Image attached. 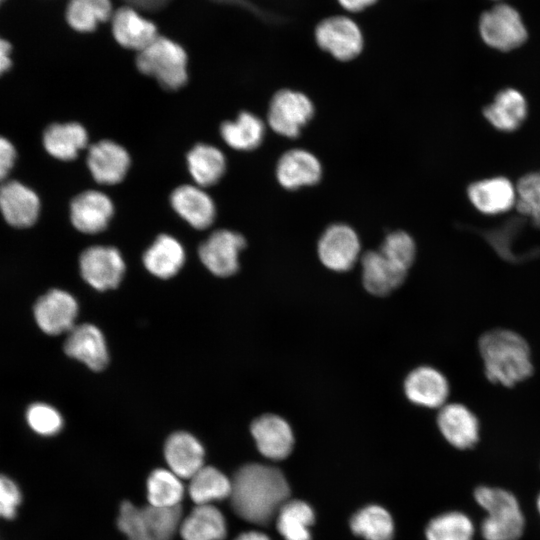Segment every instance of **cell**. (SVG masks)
Instances as JSON below:
<instances>
[{
    "label": "cell",
    "mask_w": 540,
    "mask_h": 540,
    "mask_svg": "<svg viewBox=\"0 0 540 540\" xmlns=\"http://www.w3.org/2000/svg\"><path fill=\"white\" fill-rule=\"evenodd\" d=\"M285 476L275 467L250 463L237 470L231 479L230 501L242 519L264 525L289 500Z\"/></svg>",
    "instance_id": "obj_1"
},
{
    "label": "cell",
    "mask_w": 540,
    "mask_h": 540,
    "mask_svg": "<svg viewBox=\"0 0 540 540\" xmlns=\"http://www.w3.org/2000/svg\"><path fill=\"white\" fill-rule=\"evenodd\" d=\"M486 378L505 387L529 378L533 373L531 351L518 333L497 328L485 332L478 341Z\"/></svg>",
    "instance_id": "obj_2"
},
{
    "label": "cell",
    "mask_w": 540,
    "mask_h": 540,
    "mask_svg": "<svg viewBox=\"0 0 540 540\" xmlns=\"http://www.w3.org/2000/svg\"><path fill=\"white\" fill-rule=\"evenodd\" d=\"M474 498L487 516L480 525L484 540H518L525 527L524 515L517 498L502 488L480 486Z\"/></svg>",
    "instance_id": "obj_3"
},
{
    "label": "cell",
    "mask_w": 540,
    "mask_h": 540,
    "mask_svg": "<svg viewBox=\"0 0 540 540\" xmlns=\"http://www.w3.org/2000/svg\"><path fill=\"white\" fill-rule=\"evenodd\" d=\"M181 516V506L163 508L149 504L137 507L124 501L117 525L128 540H171L180 525Z\"/></svg>",
    "instance_id": "obj_4"
},
{
    "label": "cell",
    "mask_w": 540,
    "mask_h": 540,
    "mask_svg": "<svg viewBox=\"0 0 540 540\" xmlns=\"http://www.w3.org/2000/svg\"><path fill=\"white\" fill-rule=\"evenodd\" d=\"M187 62L185 49L174 40L160 35L136 57L138 70L154 77L169 90L178 89L186 83Z\"/></svg>",
    "instance_id": "obj_5"
},
{
    "label": "cell",
    "mask_w": 540,
    "mask_h": 540,
    "mask_svg": "<svg viewBox=\"0 0 540 540\" xmlns=\"http://www.w3.org/2000/svg\"><path fill=\"white\" fill-rule=\"evenodd\" d=\"M313 37L320 50L341 62L354 60L365 47L362 25L352 15L343 12L328 14L318 20Z\"/></svg>",
    "instance_id": "obj_6"
},
{
    "label": "cell",
    "mask_w": 540,
    "mask_h": 540,
    "mask_svg": "<svg viewBox=\"0 0 540 540\" xmlns=\"http://www.w3.org/2000/svg\"><path fill=\"white\" fill-rule=\"evenodd\" d=\"M314 115V105L304 93L291 89L277 91L268 109V124L279 135L296 138Z\"/></svg>",
    "instance_id": "obj_7"
},
{
    "label": "cell",
    "mask_w": 540,
    "mask_h": 540,
    "mask_svg": "<svg viewBox=\"0 0 540 540\" xmlns=\"http://www.w3.org/2000/svg\"><path fill=\"white\" fill-rule=\"evenodd\" d=\"M479 31L483 41L500 51H510L527 39V31L516 9L499 4L482 14Z\"/></svg>",
    "instance_id": "obj_8"
},
{
    "label": "cell",
    "mask_w": 540,
    "mask_h": 540,
    "mask_svg": "<svg viewBox=\"0 0 540 540\" xmlns=\"http://www.w3.org/2000/svg\"><path fill=\"white\" fill-rule=\"evenodd\" d=\"M317 253L326 268L335 272L348 271L354 266L360 254L359 237L346 224H332L319 238Z\"/></svg>",
    "instance_id": "obj_9"
},
{
    "label": "cell",
    "mask_w": 540,
    "mask_h": 540,
    "mask_svg": "<svg viewBox=\"0 0 540 540\" xmlns=\"http://www.w3.org/2000/svg\"><path fill=\"white\" fill-rule=\"evenodd\" d=\"M79 264L83 279L100 291L116 288L125 272L121 253L110 246L87 248L82 252Z\"/></svg>",
    "instance_id": "obj_10"
},
{
    "label": "cell",
    "mask_w": 540,
    "mask_h": 540,
    "mask_svg": "<svg viewBox=\"0 0 540 540\" xmlns=\"http://www.w3.org/2000/svg\"><path fill=\"white\" fill-rule=\"evenodd\" d=\"M245 238L231 230L214 231L199 247V258L214 275L228 277L239 268V253L245 247Z\"/></svg>",
    "instance_id": "obj_11"
},
{
    "label": "cell",
    "mask_w": 540,
    "mask_h": 540,
    "mask_svg": "<svg viewBox=\"0 0 540 540\" xmlns=\"http://www.w3.org/2000/svg\"><path fill=\"white\" fill-rule=\"evenodd\" d=\"M78 305L68 292L52 289L40 297L34 306L35 320L40 329L50 335L69 332L75 325Z\"/></svg>",
    "instance_id": "obj_12"
},
{
    "label": "cell",
    "mask_w": 540,
    "mask_h": 540,
    "mask_svg": "<svg viewBox=\"0 0 540 540\" xmlns=\"http://www.w3.org/2000/svg\"><path fill=\"white\" fill-rule=\"evenodd\" d=\"M437 425L446 441L457 449L472 448L479 440V420L463 404H444L437 415Z\"/></svg>",
    "instance_id": "obj_13"
},
{
    "label": "cell",
    "mask_w": 540,
    "mask_h": 540,
    "mask_svg": "<svg viewBox=\"0 0 540 540\" xmlns=\"http://www.w3.org/2000/svg\"><path fill=\"white\" fill-rule=\"evenodd\" d=\"M127 150L112 140H101L90 146L88 168L99 184L114 185L121 182L130 167Z\"/></svg>",
    "instance_id": "obj_14"
},
{
    "label": "cell",
    "mask_w": 540,
    "mask_h": 540,
    "mask_svg": "<svg viewBox=\"0 0 540 540\" xmlns=\"http://www.w3.org/2000/svg\"><path fill=\"white\" fill-rule=\"evenodd\" d=\"M251 434L258 451L268 459L282 460L292 452V428L278 415L265 414L256 418L251 424Z\"/></svg>",
    "instance_id": "obj_15"
},
{
    "label": "cell",
    "mask_w": 540,
    "mask_h": 540,
    "mask_svg": "<svg viewBox=\"0 0 540 540\" xmlns=\"http://www.w3.org/2000/svg\"><path fill=\"white\" fill-rule=\"evenodd\" d=\"M114 213L111 199L104 193L88 190L77 195L70 206V217L74 227L86 234L103 231Z\"/></svg>",
    "instance_id": "obj_16"
},
{
    "label": "cell",
    "mask_w": 540,
    "mask_h": 540,
    "mask_svg": "<svg viewBox=\"0 0 540 540\" xmlns=\"http://www.w3.org/2000/svg\"><path fill=\"white\" fill-rule=\"evenodd\" d=\"M404 392L413 404L425 408H441L448 398L449 384L439 370L420 366L407 375Z\"/></svg>",
    "instance_id": "obj_17"
},
{
    "label": "cell",
    "mask_w": 540,
    "mask_h": 540,
    "mask_svg": "<svg viewBox=\"0 0 540 540\" xmlns=\"http://www.w3.org/2000/svg\"><path fill=\"white\" fill-rule=\"evenodd\" d=\"M467 194L471 204L486 215L507 212L516 204V188L503 176L475 181L469 185Z\"/></svg>",
    "instance_id": "obj_18"
},
{
    "label": "cell",
    "mask_w": 540,
    "mask_h": 540,
    "mask_svg": "<svg viewBox=\"0 0 540 540\" xmlns=\"http://www.w3.org/2000/svg\"><path fill=\"white\" fill-rule=\"evenodd\" d=\"M322 176L318 158L304 149H291L278 160L276 177L279 184L288 190L317 184Z\"/></svg>",
    "instance_id": "obj_19"
},
{
    "label": "cell",
    "mask_w": 540,
    "mask_h": 540,
    "mask_svg": "<svg viewBox=\"0 0 540 540\" xmlns=\"http://www.w3.org/2000/svg\"><path fill=\"white\" fill-rule=\"evenodd\" d=\"M65 353L87 365L90 369L102 370L108 363L105 338L93 324L74 326L64 344Z\"/></svg>",
    "instance_id": "obj_20"
},
{
    "label": "cell",
    "mask_w": 540,
    "mask_h": 540,
    "mask_svg": "<svg viewBox=\"0 0 540 540\" xmlns=\"http://www.w3.org/2000/svg\"><path fill=\"white\" fill-rule=\"evenodd\" d=\"M170 202L175 212L195 229H206L214 222L215 204L198 185L177 187L171 193Z\"/></svg>",
    "instance_id": "obj_21"
},
{
    "label": "cell",
    "mask_w": 540,
    "mask_h": 540,
    "mask_svg": "<svg viewBox=\"0 0 540 540\" xmlns=\"http://www.w3.org/2000/svg\"><path fill=\"white\" fill-rule=\"evenodd\" d=\"M112 34L126 49L140 52L159 35L156 25L130 7H121L112 15Z\"/></svg>",
    "instance_id": "obj_22"
},
{
    "label": "cell",
    "mask_w": 540,
    "mask_h": 540,
    "mask_svg": "<svg viewBox=\"0 0 540 540\" xmlns=\"http://www.w3.org/2000/svg\"><path fill=\"white\" fill-rule=\"evenodd\" d=\"M0 210L10 225L28 227L37 220L40 201L30 188L9 181L0 186Z\"/></svg>",
    "instance_id": "obj_23"
},
{
    "label": "cell",
    "mask_w": 540,
    "mask_h": 540,
    "mask_svg": "<svg viewBox=\"0 0 540 540\" xmlns=\"http://www.w3.org/2000/svg\"><path fill=\"white\" fill-rule=\"evenodd\" d=\"M362 281L375 296H385L398 288L407 271L388 260L380 251H367L361 258Z\"/></svg>",
    "instance_id": "obj_24"
},
{
    "label": "cell",
    "mask_w": 540,
    "mask_h": 540,
    "mask_svg": "<svg viewBox=\"0 0 540 540\" xmlns=\"http://www.w3.org/2000/svg\"><path fill=\"white\" fill-rule=\"evenodd\" d=\"M164 455L170 470L179 478L190 479L203 467L204 449L187 432H176L165 443Z\"/></svg>",
    "instance_id": "obj_25"
},
{
    "label": "cell",
    "mask_w": 540,
    "mask_h": 540,
    "mask_svg": "<svg viewBox=\"0 0 540 540\" xmlns=\"http://www.w3.org/2000/svg\"><path fill=\"white\" fill-rule=\"evenodd\" d=\"M527 112L528 105L524 95L514 88L499 91L493 102L483 109L486 120L502 132L517 130L525 121Z\"/></svg>",
    "instance_id": "obj_26"
},
{
    "label": "cell",
    "mask_w": 540,
    "mask_h": 540,
    "mask_svg": "<svg viewBox=\"0 0 540 540\" xmlns=\"http://www.w3.org/2000/svg\"><path fill=\"white\" fill-rule=\"evenodd\" d=\"M184 262L185 251L182 244L167 234L159 235L143 255L145 268L162 279L176 275Z\"/></svg>",
    "instance_id": "obj_27"
},
{
    "label": "cell",
    "mask_w": 540,
    "mask_h": 540,
    "mask_svg": "<svg viewBox=\"0 0 540 540\" xmlns=\"http://www.w3.org/2000/svg\"><path fill=\"white\" fill-rule=\"evenodd\" d=\"M180 533L184 540H224L226 521L212 504L196 505L181 522Z\"/></svg>",
    "instance_id": "obj_28"
},
{
    "label": "cell",
    "mask_w": 540,
    "mask_h": 540,
    "mask_svg": "<svg viewBox=\"0 0 540 540\" xmlns=\"http://www.w3.org/2000/svg\"><path fill=\"white\" fill-rule=\"evenodd\" d=\"M88 142L86 129L79 123L71 122L50 125L43 137L47 152L53 157L68 161L77 157Z\"/></svg>",
    "instance_id": "obj_29"
},
{
    "label": "cell",
    "mask_w": 540,
    "mask_h": 540,
    "mask_svg": "<svg viewBox=\"0 0 540 540\" xmlns=\"http://www.w3.org/2000/svg\"><path fill=\"white\" fill-rule=\"evenodd\" d=\"M190 175L204 188L217 183L226 170L224 154L216 147L204 143L195 145L187 155Z\"/></svg>",
    "instance_id": "obj_30"
},
{
    "label": "cell",
    "mask_w": 540,
    "mask_h": 540,
    "mask_svg": "<svg viewBox=\"0 0 540 540\" xmlns=\"http://www.w3.org/2000/svg\"><path fill=\"white\" fill-rule=\"evenodd\" d=\"M112 11L111 0H68L64 18L72 30L89 33L112 18Z\"/></svg>",
    "instance_id": "obj_31"
},
{
    "label": "cell",
    "mask_w": 540,
    "mask_h": 540,
    "mask_svg": "<svg viewBox=\"0 0 540 540\" xmlns=\"http://www.w3.org/2000/svg\"><path fill=\"white\" fill-rule=\"evenodd\" d=\"M220 134L231 148L249 151L261 144L265 134V126L259 117L244 111L235 120L222 123Z\"/></svg>",
    "instance_id": "obj_32"
},
{
    "label": "cell",
    "mask_w": 540,
    "mask_h": 540,
    "mask_svg": "<svg viewBox=\"0 0 540 540\" xmlns=\"http://www.w3.org/2000/svg\"><path fill=\"white\" fill-rule=\"evenodd\" d=\"M315 516L301 500H287L277 512V529L285 540H311L310 527Z\"/></svg>",
    "instance_id": "obj_33"
},
{
    "label": "cell",
    "mask_w": 540,
    "mask_h": 540,
    "mask_svg": "<svg viewBox=\"0 0 540 540\" xmlns=\"http://www.w3.org/2000/svg\"><path fill=\"white\" fill-rule=\"evenodd\" d=\"M231 480L212 466H203L191 478L189 494L196 505L211 504L228 498Z\"/></svg>",
    "instance_id": "obj_34"
},
{
    "label": "cell",
    "mask_w": 540,
    "mask_h": 540,
    "mask_svg": "<svg viewBox=\"0 0 540 540\" xmlns=\"http://www.w3.org/2000/svg\"><path fill=\"white\" fill-rule=\"evenodd\" d=\"M353 533L366 540H392L394 523L387 510L369 505L359 510L350 520Z\"/></svg>",
    "instance_id": "obj_35"
},
{
    "label": "cell",
    "mask_w": 540,
    "mask_h": 540,
    "mask_svg": "<svg viewBox=\"0 0 540 540\" xmlns=\"http://www.w3.org/2000/svg\"><path fill=\"white\" fill-rule=\"evenodd\" d=\"M183 495V484L171 470L156 469L150 474L147 481L149 504L163 508L180 506Z\"/></svg>",
    "instance_id": "obj_36"
},
{
    "label": "cell",
    "mask_w": 540,
    "mask_h": 540,
    "mask_svg": "<svg viewBox=\"0 0 540 540\" xmlns=\"http://www.w3.org/2000/svg\"><path fill=\"white\" fill-rule=\"evenodd\" d=\"M475 527L469 516L450 511L433 518L427 525V540H473Z\"/></svg>",
    "instance_id": "obj_37"
},
{
    "label": "cell",
    "mask_w": 540,
    "mask_h": 540,
    "mask_svg": "<svg viewBox=\"0 0 540 540\" xmlns=\"http://www.w3.org/2000/svg\"><path fill=\"white\" fill-rule=\"evenodd\" d=\"M517 211L540 228V171L522 176L516 186Z\"/></svg>",
    "instance_id": "obj_38"
},
{
    "label": "cell",
    "mask_w": 540,
    "mask_h": 540,
    "mask_svg": "<svg viewBox=\"0 0 540 540\" xmlns=\"http://www.w3.org/2000/svg\"><path fill=\"white\" fill-rule=\"evenodd\" d=\"M388 260L408 271L416 255V245L413 238L404 231L389 233L379 250Z\"/></svg>",
    "instance_id": "obj_39"
},
{
    "label": "cell",
    "mask_w": 540,
    "mask_h": 540,
    "mask_svg": "<svg viewBox=\"0 0 540 540\" xmlns=\"http://www.w3.org/2000/svg\"><path fill=\"white\" fill-rule=\"evenodd\" d=\"M26 418L29 426L38 434L51 436L58 433L63 424L60 413L45 403H34L28 409Z\"/></svg>",
    "instance_id": "obj_40"
},
{
    "label": "cell",
    "mask_w": 540,
    "mask_h": 540,
    "mask_svg": "<svg viewBox=\"0 0 540 540\" xmlns=\"http://www.w3.org/2000/svg\"><path fill=\"white\" fill-rule=\"evenodd\" d=\"M21 503V493L17 485L8 477L0 475V517L12 519Z\"/></svg>",
    "instance_id": "obj_41"
},
{
    "label": "cell",
    "mask_w": 540,
    "mask_h": 540,
    "mask_svg": "<svg viewBox=\"0 0 540 540\" xmlns=\"http://www.w3.org/2000/svg\"><path fill=\"white\" fill-rule=\"evenodd\" d=\"M16 152L14 146L4 137L0 136V181L4 180L11 170Z\"/></svg>",
    "instance_id": "obj_42"
},
{
    "label": "cell",
    "mask_w": 540,
    "mask_h": 540,
    "mask_svg": "<svg viewBox=\"0 0 540 540\" xmlns=\"http://www.w3.org/2000/svg\"><path fill=\"white\" fill-rule=\"evenodd\" d=\"M343 13L362 14L380 3L381 0H334Z\"/></svg>",
    "instance_id": "obj_43"
},
{
    "label": "cell",
    "mask_w": 540,
    "mask_h": 540,
    "mask_svg": "<svg viewBox=\"0 0 540 540\" xmlns=\"http://www.w3.org/2000/svg\"><path fill=\"white\" fill-rule=\"evenodd\" d=\"M12 53L13 46L10 41L0 36V76L11 68Z\"/></svg>",
    "instance_id": "obj_44"
},
{
    "label": "cell",
    "mask_w": 540,
    "mask_h": 540,
    "mask_svg": "<svg viewBox=\"0 0 540 540\" xmlns=\"http://www.w3.org/2000/svg\"><path fill=\"white\" fill-rule=\"evenodd\" d=\"M235 540H270V538L257 531H248L240 534Z\"/></svg>",
    "instance_id": "obj_45"
},
{
    "label": "cell",
    "mask_w": 540,
    "mask_h": 540,
    "mask_svg": "<svg viewBox=\"0 0 540 540\" xmlns=\"http://www.w3.org/2000/svg\"><path fill=\"white\" fill-rule=\"evenodd\" d=\"M536 506H537V510H538V512L540 514V493H539V495L537 497V500H536Z\"/></svg>",
    "instance_id": "obj_46"
},
{
    "label": "cell",
    "mask_w": 540,
    "mask_h": 540,
    "mask_svg": "<svg viewBox=\"0 0 540 540\" xmlns=\"http://www.w3.org/2000/svg\"><path fill=\"white\" fill-rule=\"evenodd\" d=\"M6 0H0V6L5 2Z\"/></svg>",
    "instance_id": "obj_47"
}]
</instances>
